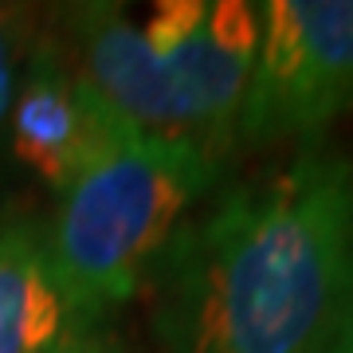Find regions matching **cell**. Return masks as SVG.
Here are the masks:
<instances>
[{
	"instance_id": "obj_6",
	"label": "cell",
	"mask_w": 353,
	"mask_h": 353,
	"mask_svg": "<svg viewBox=\"0 0 353 353\" xmlns=\"http://www.w3.org/2000/svg\"><path fill=\"white\" fill-rule=\"evenodd\" d=\"M83 334L55 279L43 220H0V353H59Z\"/></svg>"
},
{
	"instance_id": "obj_9",
	"label": "cell",
	"mask_w": 353,
	"mask_h": 353,
	"mask_svg": "<svg viewBox=\"0 0 353 353\" xmlns=\"http://www.w3.org/2000/svg\"><path fill=\"white\" fill-rule=\"evenodd\" d=\"M59 353H126V350H118L110 338H102L99 330H83V334H75Z\"/></svg>"
},
{
	"instance_id": "obj_8",
	"label": "cell",
	"mask_w": 353,
	"mask_h": 353,
	"mask_svg": "<svg viewBox=\"0 0 353 353\" xmlns=\"http://www.w3.org/2000/svg\"><path fill=\"white\" fill-rule=\"evenodd\" d=\"M318 353H353V290H350V299H345V306H341L334 330H330L326 345Z\"/></svg>"
},
{
	"instance_id": "obj_4",
	"label": "cell",
	"mask_w": 353,
	"mask_h": 353,
	"mask_svg": "<svg viewBox=\"0 0 353 353\" xmlns=\"http://www.w3.org/2000/svg\"><path fill=\"white\" fill-rule=\"evenodd\" d=\"M138 24L173 63L189 141L224 161V153L236 145L243 94L259 51V4L165 0Z\"/></svg>"
},
{
	"instance_id": "obj_1",
	"label": "cell",
	"mask_w": 353,
	"mask_h": 353,
	"mask_svg": "<svg viewBox=\"0 0 353 353\" xmlns=\"http://www.w3.org/2000/svg\"><path fill=\"white\" fill-rule=\"evenodd\" d=\"M350 290L353 157L310 141L192 212L141 294L165 353H318Z\"/></svg>"
},
{
	"instance_id": "obj_5",
	"label": "cell",
	"mask_w": 353,
	"mask_h": 353,
	"mask_svg": "<svg viewBox=\"0 0 353 353\" xmlns=\"http://www.w3.org/2000/svg\"><path fill=\"white\" fill-rule=\"evenodd\" d=\"M106 118V102L83 83L59 36H39L28 55L4 141L28 173L59 192L90 153Z\"/></svg>"
},
{
	"instance_id": "obj_2",
	"label": "cell",
	"mask_w": 353,
	"mask_h": 353,
	"mask_svg": "<svg viewBox=\"0 0 353 353\" xmlns=\"http://www.w3.org/2000/svg\"><path fill=\"white\" fill-rule=\"evenodd\" d=\"M216 181V153L145 134L106 106L90 153L43 220L51 267L79 326L94 330L138 299L176 228Z\"/></svg>"
},
{
	"instance_id": "obj_3",
	"label": "cell",
	"mask_w": 353,
	"mask_h": 353,
	"mask_svg": "<svg viewBox=\"0 0 353 353\" xmlns=\"http://www.w3.org/2000/svg\"><path fill=\"white\" fill-rule=\"evenodd\" d=\"M353 114V0H267L236 141H322Z\"/></svg>"
},
{
	"instance_id": "obj_7",
	"label": "cell",
	"mask_w": 353,
	"mask_h": 353,
	"mask_svg": "<svg viewBox=\"0 0 353 353\" xmlns=\"http://www.w3.org/2000/svg\"><path fill=\"white\" fill-rule=\"evenodd\" d=\"M39 39V16L24 4H0V138L8 130V110L28 55Z\"/></svg>"
}]
</instances>
